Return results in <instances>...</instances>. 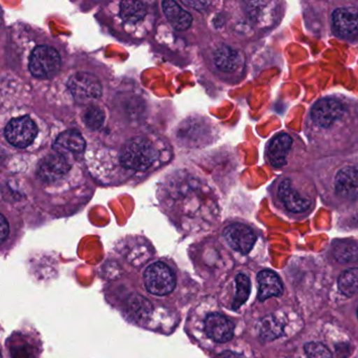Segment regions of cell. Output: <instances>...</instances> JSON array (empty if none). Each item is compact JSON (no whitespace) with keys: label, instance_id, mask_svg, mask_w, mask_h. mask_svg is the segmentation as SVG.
<instances>
[{"label":"cell","instance_id":"9a60e30c","mask_svg":"<svg viewBox=\"0 0 358 358\" xmlns=\"http://www.w3.org/2000/svg\"><path fill=\"white\" fill-rule=\"evenodd\" d=\"M204 328L207 335L217 343H227L234 337V324L222 314L207 316Z\"/></svg>","mask_w":358,"mask_h":358},{"label":"cell","instance_id":"6da1fadb","mask_svg":"<svg viewBox=\"0 0 358 358\" xmlns=\"http://www.w3.org/2000/svg\"><path fill=\"white\" fill-rule=\"evenodd\" d=\"M305 133L312 148L324 156L358 150V102L341 95L322 98L308 113Z\"/></svg>","mask_w":358,"mask_h":358},{"label":"cell","instance_id":"603a6c76","mask_svg":"<svg viewBox=\"0 0 358 358\" xmlns=\"http://www.w3.org/2000/svg\"><path fill=\"white\" fill-rule=\"evenodd\" d=\"M104 119H106V116H104L103 110L98 106H90L83 116L85 125L93 131H97L103 125Z\"/></svg>","mask_w":358,"mask_h":358},{"label":"cell","instance_id":"8992f818","mask_svg":"<svg viewBox=\"0 0 358 358\" xmlns=\"http://www.w3.org/2000/svg\"><path fill=\"white\" fill-rule=\"evenodd\" d=\"M299 152V142L290 134L274 136L266 148V159L273 169H286Z\"/></svg>","mask_w":358,"mask_h":358},{"label":"cell","instance_id":"3957f363","mask_svg":"<svg viewBox=\"0 0 358 358\" xmlns=\"http://www.w3.org/2000/svg\"><path fill=\"white\" fill-rule=\"evenodd\" d=\"M333 198L341 202L358 200V163L343 161L334 167L332 177L328 180Z\"/></svg>","mask_w":358,"mask_h":358},{"label":"cell","instance_id":"30bf717a","mask_svg":"<svg viewBox=\"0 0 358 358\" xmlns=\"http://www.w3.org/2000/svg\"><path fill=\"white\" fill-rule=\"evenodd\" d=\"M5 135L11 145L18 148H26L30 146L36 138L37 127L29 117L13 119L8 123Z\"/></svg>","mask_w":358,"mask_h":358},{"label":"cell","instance_id":"44dd1931","mask_svg":"<svg viewBox=\"0 0 358 358\" xmlns=\"http://www.w3.org/2000/svg\"><path fill=\"white\" fill-rule=\"evenodd\" d=\"M339 290L347 295V296H352V295L357 294L358 293V268H353V269L347 270L343 272L338 280Z\"/></svg>","mask_w":358,"mask_h":358},{"label":"cell","instance_id":"e0dca14e","mask_svg":"<svg viewBox=\"0 0 358 358\" xmlns=\"http://www.w3.org/2000/svg\"><path fill=\"white\" fill-rule=\"evenodd\" d=\"M259 280V301H265L271 296H280L282 293V285L278 274L271 270H264L257 275Z\"/></svg>","mask_w":358,"mask_h":358},{"label":"cell","instance_id":"5bb4252c","mask_svg":"<svg viewBox=\"0 0 358 358\" xmlns=\"http://www.w3.org/2000/svg\"><path fill=\"white\" fill-rule=\"evenodd\" d=\"M213 62L215 66L226 74L238 72L244 66V57L242 54L238 50L227 45H220L215 50Z\"/></svg>","mask_w":358,"mask_h":358},{"label":"cell","instance_id":"8fae6325","mask_svg":"<svg viewBox=\"0 0 358 358\" xmlns=\"http://www.w3.org/2000/svg\"><path fill=\"white\" fill-rule=\"evenodd\" d=\"M71 165L60 152L48 155L43 159L37 171L39 180L43 183H54L62 180L70 171Z\"/></svg>","mask_w":358,"mask_h":358},{"label":"cell","instance_id":"cb8c5ba5","mask_svg":"<svg viewBox=\"0 0 358 358\" xmlns=\"http://www.w3.org/2000/svg\"><path fill=\"white\" fill-rule=\"evenodd\" d=\"M308 358H332V354L326 345L320 343H308L305 345Z\"/></svg>","mask_w":358,"mask_h":358},{"label":"cell","instance_id":"ba28073f","mask_svg":"<svg viewBox=\"0 0 358 358\" xmlns=\"http://www.w3.org/2000/svg\"><path fill=\"white\" fill-rule=\"evenodd\" d=\"M62 66V58L53 48L48 45L37 47L31 54L29 69L33 76L49 79L55 76Z\"/></svg>","mask_w":358,"mask_h":358},{"label":"cell","instance_id":"ac0fdd59","mask_svg":"<svg viewBox=\"0 0 358 358\" xmlns=\"http://www.w3.org/2000/svg\"><path fill=\"white\" fill-rule=\"evenodd\" d=\"M55 148H59V150H68L72 152H81L85 150V141L81 134L78 131H64L56 140Z\"/></svg>","mask_w":358,"mask_h":358},{"label":"cell","instance_id":"277c9868","mask_svg":"<svg viewBox=\"0 0 358 358\" xmlns=\"http://www.w3.org/2000/svg\"><path fill=\"white\" fill-rule=\"evenodd\" d=\"M158 158V152L150 140L136 137L127 142L121 150V164L125 169L143 171L150 169Z\"/></svg>","mask_w":358,"mask_h":358},{"label":"cell","instance_id":"4fadbf2b","mask_svg":"<svg viewBox=\"0 0 358 358\" xmlns=\"http://www.w3.org/2000/svg\"><path fill=\"white\" fill-rule=\"evenodd\" d=\"M280 3L273 1H250L245 3L249 20L261 27V29L271 28L280 13Z\"/></svg>","mask_w":358,"mask_h":358},{"label":"cell","instance_id":"83f0119b","mask_svg":"<svg viewBox=\"0 0 358 358\" xmlns=\"http://www.w3.org/2000/svg\"><path fill=\"white\" fill-rule=\"evenodd\" d=\"M217 358H244L240 354L234 353V352L231 351H225L223 353L220 354Z\"/></svg>","mask_w":358,"mask_h":358},{"label":"cell","instance_id":"4316f807","mask_svg":"<svg viewBox=\"0 0 358 358\" xmlns=\"http://www.w3.org/2000/svg\"><path fill=\"white\" fill-rule=\"evenodd\" d=\"M8 236H9V224H8L6 217L1 215V241L5 242Z\"/></svg>","mask_w":358,"mask_h":358},{"label":"cell","instance_id":"ffe728a7","mask_svg":"<svg viewBox=\"0 0 358 358\" xmlns=\"http://www.w3.org/2000/svg\"><path fill=\"white\" fill-rule=\"evenodd\" d=\"M333 255L341 263L358 261V246L351 241H337L333 245Z\"/></svg>","mask_w":358,"mask_h":358},{"label":"cell","instance_id":"2e32d148","mask_svg":"<svg viewBox=\"0 0 358 358\" xmlns=\"http://www.w3.org/2000/svg\"><path fill=\"white\" fill-rule=\"evenodd\" d=\"M163 12L171 26L177 31H185L189 28L192 17L188 12L182 9L178 3L173 1H163Z\"/></svg>","mask_w":358,"mask_h":358},{"label":"cell","instance_id":"7a4b0ae2","mask_svg":"<svg viewBox=\"0 0 358 358\" xmlns=\"http://www.w3.org/2000/svg\"><path fill=\"white\" fill-rule=\"evenodd\" d=\"M274 185V198L282 208L293 215H303L313 208L315 189L309 180L296 175L278 178Z\"/></svg>","mask_w":358,"mask_h":358},{"label":"cell","instance_id":"5b68a950","mask_svg":"<svg viewBox=\"0 0 358 358\" xmlns=\"http://www.w3.org/2000/svg\"><path fill=\"white\" fill-rule=\"evenodd\" d=\"M331 30L337 38L358 41V3H345L331 12Z\"/></svg>","mask_w":358,"mask_h":358},{"label":"cell","instance_id":"484cf974","mask_svg":"<svg viewBox=\"0 0 358 358\" xmlns=\"http://www.w3.org/2000/svg\"><path fill=\"white\" fill-rule=\"evenodd\" d=\"M182 3L196 10H203L205 7H207V6L210 5V3H208V1H187V0L185 1V0H184Z\"/></svg>","mask_w":358,"mask_h":358},{"label":"cell","instance_id":"7402d4cb","mask_svg":"<svg viewBox=\"0 0 358 358\" xmlns=\"http://www.w3.org/2000/svg\"><path fill=\"white\" fill-rule=\"evenodd\" d=\"M236 293L234 296V303H232V309L236 310L246 303L250 294L251 284L248 276L245 274H238L236 278Z\"/></svg>","mask_w":358,"mask_h":358},{"label":"cell","instance_id":"7c38bea8","mask_svg":"<svg viewBox=\"0 0 358 358\" xmlns=\"http://www.w3.org/2000/svg\"><path fill=\"white\" fill-rule=\"evenodd\" d=\"M224 238L234 250L246 255L255 246L257 236L251 228L244 224L234 223L224 230Z\"/></svg>","mask_w":358,"mask_h":358},{"label":"cell","instance_id":"d4e9b609","mask_svg":"<svg viewBox=\"0 0 358 358\" xmlns=\"http://www.w3.org/2000/svg\"><path fill=\"white\" fill-rule=\"evenodd\" d=\"M12 358H33L32 348L29 345H18L11 349Z\"/></svg>","mask_w":358,"mask_h":358},{"label":"cell","instance_id":"d6986e66","mask_svg":"<svg viewBox=\"0 0 358 358\" xmlns=\"http://www.w3.org/2000/svg\"><path fill=\"white\" fill-rule=\"evenodd\" d=\"M148 7L141 1H122L120 3V16L124 22L137 24L145 17Z\"/></svg>","mask_w":358,"mask_h":358},{"label":"cell","instance_id":"52a82bcc","mask_svg":"<svg viewBox=\"0 0 358 358\" xmlns=\"http://www.w3.org/2000/svg\"><path fill=\"white\" fill-rule=\"evenodd\" d=\"M144 285L150 294L165 296L176 287V275L171 268L162 262H156L144 271Z\"/></svg>","mask_w":358,"mask_h":358},{"label":"cell","instance_id":"9c48e42d","mask_svg":"<svg viewBox=\"0 0 358 358\" xmlns=\"http://www.w3.org/2000/svg\"><path fill=\"white\" fill-rule=\"evenodd\" d=\"M68 87L73 97L80 103L93 101L102 95L99 79L89 73H77L69 79Z\"/></svg>","mask_w":358,"mask_h":358}]
</instances>
